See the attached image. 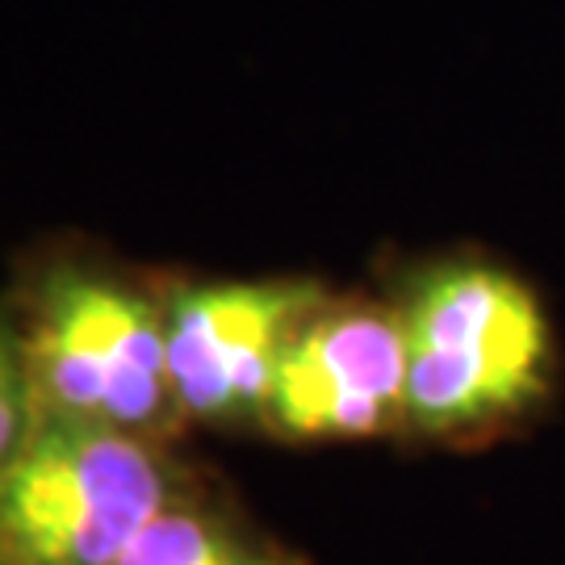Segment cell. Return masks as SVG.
Returning a JSON list of instances; mask_svg holds the SVG:
<instances>
[{"label":"cell","mask_w":565,"mask_h":565,"mask_svg":"<svg viewBox=\"0 0 565 565\" xmlns=\"http://www.w3.org/2000/svg\"><path fill=\"white\" fill-rule=\"evenodd\" d=\"M39 419L177 445L184 424L168 377L163 294L121 268L51 252L9 306Z\"/></svg>","instance_id":"obj_1"},{"label":"cell","mask_w":565,"mask_h":565,"mask_svg":"<svg viewBox=\"0 0 565 565\" xmlns=\"http://www.w3.org/2000/svg\"><path fill=\"white\" fill-rule=\"evenodd\" d=\"M193 478L177 445L34 419L0 469V565H121Z\"/></svg>","instance_id":"obj_2"},{"label":"cell","mask_w":565,"mask_h":565,"mask_svg":"<svg viewBox=\"0 0 565 565\" xmlns=\"http://www.w3.org/2000/svg\"><path fill=\"white\" fill-rule=\"evenodd\" d=\"M406 331L403 427L457 440L524 415L548 385V327L524 285L486 264L419 277Z\"/></svg>","instance_id":"obj_3"},{"label":"cell","mask_w":565,"mask_h":565,"mask_svg":"<svg viewBox=\"0 0 565 565\" xmlns=\"http://www.w3.org/2000/svg\"><path fill=\"white\" fill-rule=\"evenodd\" d=\"M323 302V285L289 277L163 289L168 377L184 424H260L285 348Z\"/></svg>","instance_id":"obj_4"},{"label":"cell","mask_w":565,"mask_h":565,"mask_svg":"<svg viewBox=\"0 0 565 565\" xmlns=\"http://www.w3.org/2000/svg\"><path fill=\"white\" fill-rule=\"evenodd\" d=\"M406 331L394 310L323 302L277 364L260 427L289 445L369 440L403 424Z\"/></svg>","instance_id":"obj_5"},{"label":"cell","mask_w":565,"mask_h":565,"mask_svg":"<svg viewBox=\"0 0 565 565\" xmlns=\"http://www.w3.org/2000/svg\"><path fill=\"white\" fill-rule=\"evenodd\" d=\"M121 565H310L294 545L256 524L205 478H193L147 524Z\"/></svg>","instance_id":"obj_6"},{"label":"cell","mask_w":565,"mask_h":565,"mask_svg":"<svg viewBox=\"0 0 565 565\" xmlns=\"http://www.w3.org/2000/svg\"><path fill=\"white\" fill-rule=\"evenodd\" d=\"M34 419L39 415H34V394H30V377L21 361L18 323L9 306H0V469L30 436Z\"/></svg>","instance_id":"obj_7"}]
</instances>
